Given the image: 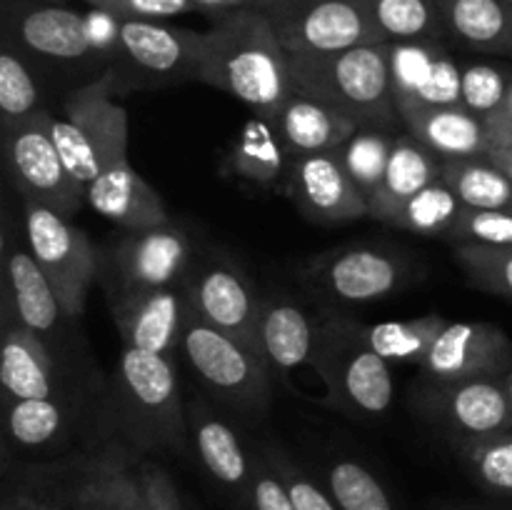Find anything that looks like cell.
<instances>
[{"mask_svg":"<svg viewBox=\"0 0 512 510\" xmlns=\"http://www.w3.org/2000/svg\"><path fill=\"white\" fill-rule=\"evenodd\" d=\"M195 80L275 120L293 90L290 53L263 10L240 8L215 18L203 33Z\"/></svg>","mask_w":512,"mask_h":510,"instance_id":"6da1fadb","label":"cell"},{"mask_svg":"<svg viewBox=\"0 0 512 510\" xmlns=\"http://www.w3.org/2000/svg\"><path fill=\"white\" fill-rule=\"evenodd\" d=\"M105 420L130 448L183 450L190 438L188 408L173 358L125 345L110 375Z\"/></svg>","mask_w":512,"mask_h":510,"instance_id":"7a4b0ae2","label":"cell"},{"mask_svg":"<svg viewBox=\"0 0 512 510\" xmlns=\"http://www.w3.org/2000/svg\"><path fill=\"white\" fill-rule=\"evenodd\" d=\"M293 88L333 105L358 125L398 128L390 80V43H365L333 55H290Z\"/></svg>","mask_w":512,"mask_h":510,"instance_id":"3957f363","label":"cell"},{"mask_svg":"<svg viewBox=\"0 0 512 510\" xmlns=\"http://www.w3.org/2000/svg\"><path fill=\"white\" fill-rule=\"evenodd\" d=\"M315 370L330 403L350 418H385L395 400L390 363L380 358L363 335V323L328 313L318 318Z\"/></svg>","mask_w":512,"mask_h":510,"instance_id":"277c9868","label":"cell"},{"mask_svg":"<svg viewBox=\"0 0 512 510\" xmlns=\"http://www.w3.org/2000/svg\"><path fill=\"white\" fill-rule=\"evenodd\" d=\"M118 85L115 68L105 70L65 98L63 115L50 118L55 145L83 190L128 155V113L113 100Z\"/></svg>","mask_w":512,"mask_h":510,"instance_id":"5b68a950","label":"cell"},{"mask_svg":"<svg viewBox=\"0 0 512 510\" xmlns=\"http://www.w3.org/2000/svg\"><path fill=\"white\" fill-rule=\"evenodd\" d=\"M180 353L210 398L248 418H260L273 395V373L260 350L220 333L190 313Z\"/></svg>","mask_w":512,"mask_h":510,"instance_id":"8992f818","label":"cell"},{"mask_svg":"<svg viewBox=\"0 0 512 510\" xmlns=\"http://www.w3.org/2000/svg\"><path fill=\"white\" fill-rule=\"evenodd\" d=\"M263 13L295 58L343 53L383 40L368 0H278Z\"/></svg>","mask_w":512,"mask_h":510,"instance_id":"52a82bcc","label":"cell"},{"mask_svg":"<svg viewBox=\"0 0 512 510\" xmlns=\"http://www.w3.org/2000/svg\"><path fill=\"white\" fill-rule=\"evenodd\" d=\"M23 218L28 250L53 283L65 315L75 323L85 313L90 285L100 273L98 250L68 218L35 200H23Z\"/></svg>","mask_w":512,"mask_h":510,"instance_id":"ba28073f","label":"cell"},{"mask_svg":"<svg viewBox=\"0 0 512 510\" xmlns=\"http://www.w3.org/2000/svg\"><path fill=\"white\" fill-rule=\"evenodd\" d=\"M303 280L318 298L333 305H358L390 298L410 280L403 253L385 245H343L305 263Z\"/></svg>","mask_w":512,"mask_h":510,"instance_id":"9c48e42d","label":"cell"},{"mask_svg":"<svg viewBox=\"0 0 512 510\" xmlns=\"http://www.w3.org/2000/svg\"><path fill=\"white\" fill-rule=\"evenodd\" d=\"M50 118L53 113L40 110L25 123L5 128V160L23 200H35L63 218H70L88 200L55 145Z\"/></svg>","mask_w":512,"mask_h":510,"instance_id":"30bf717a","label":"cell"},{"mask_svg":"<svg viewBox=\"0 0 512 510\" xmlns=\"http://www.w3.org/2000/svg\"><path fill=\"white\" fill-rule=\"evenodd\" d=\"M183 288L195 318L260 350L258 328L263 298L233 258L218 253L208 255L198 265H190Z\"/></svg>","mask_w":512,"mask_h":510,"instance_id":"8fae6325","label":"cell"},{"mask_svg":"<svg viewBox=\"0 0 512 510\" xmlns=\"http://www.w3.org/2000/svg\"><path fill=\"white\" fill-rule=\"evenodd\" d=\"M418 408L428 423L460 445L512 430V408L505 378H470L455 383L425 380Z\"/></svg>","mask_w":512,"mask_h":510,"instance_id":"7c38bea8","label":"cell"},{"mask_svg":"<svg viewBox=\"0 0 512 510\" xmlns=\"http://www.w3.org/2000/svg\"><path fill=\"white\" fill-rule=\"evenodd\" d=\"M193 265L188 233L170 220L145 230H125L108 253L113 295L180 285ZM110 295V298H113Z\"/></svg>","mask_w":512,"mask_h":510,"instance_id":"4fadbf2b","label":"cell"},{"mask_svg":"<svg viewBox=\"0 0 512 510\" xmlns=\"http://www.w3.org/2000/svg\"><path fill=\"white\" fill-rule=\"evenodd\" d=\"M5 43L53 63H85L98 53L90 18L58 3L8 0Z\"/></svg>","mask_w":512,"mask_h":510,"instance_id":"5bb4252c","label":"cell"},{"mask_svg":"<svg viewBox=\"0 0 512 510\" xmlns=\"http://www.w3.org/2000/svg\"><path fill=\"white\" fill-rule=\"evenodd\" d=\"M283 193L315 223H353L370 218L368 200L345 170L338 150L293 155L283 180Z\"/></svg>","mask_w":512,"mask_h":510,"instance_id":"9a60e30c","label":"cell"},{"mask_svg":"<svg viewBox=\"0 0 512 510\" xmlns=\"http://www.w3.org/2000/svg\"><path fill=\"white\" fill-rule=\"evenodd\" d=\"M118 20V18H115ZM203 33L163 20H118L115 58L155 83L195 80Z\"/></svg>","mask_w":512,"mask_h":510,"instance_id":"2e32d148","label":"cell"},{"mask_svg":"<svg viewBox=\"0 0 512 510\" xmlns=\"http://www.w3.org/2000/svg\"><path fill=\"white\" fill-rule=\"evenodd\" d=\"M420 368L430 383L505 378L512 368V340L495 323H448Z\"/></svg>","mask_w":512,"mask_h":510,"instance_id":"e0dca14e","label":"cell"},{"mask_svg":"<svg viewBox=\"0 0 512 510\" xmlns=\"http://www.w3.org/2000/svg\"><path fill=\"white\" fill-rule=\"evenodd\" d=\"M113 320L123 345L175 358L183 345L190 303L183 283L113 295Z\"/></svg>","mask_w":512,"mask_h":510,"instance_id":"ac0fdd59","label":"cell"},{"mask_svg":"<svg viewBox=\"0 0 512 510\" xmlns=\"http://www.w3.org/2000/svg\"><path fill=\"white\" fill-rule=\"evenodd\" d=\"M390 80L398 115L460 105L463 65L440 43H390Z\"/></svg>","mask_w":512,"mask_h":510,"instance_id":"d6986e66","label":"cell"},{"mask_svg":"<svg viewBox=\"0 0 512 510\" xmlns=\"http://www.w3.org/2000/svg\"><path fill=\"white\" fill-rule=\"evenodd\" d=\"M85 200L95 213L123 230H145L170 223L160 193L130 168L128 155L115 160L85 188Z\"/></svg>","mask_w":512,"mask_h":510,"instance_id":"ffe728a7","label":"cell"},{"mask_svg":"<svg viewBox=\"0 0 512 510\" xmlns=\"http://www.w3.org/2000/svg\"><path fill=\"white\" fill-rule=\"evenodd\" d=\"M260 355L270 373L288 378L303 365L315 368L318 320L310 318L298 303L283 295H265L258 328Z\"/></svg>","mask_w":512,"mask_h":510,"instance_id":"44dd1931","label":"cell"},{"mask_svg":"<svg viewBox=\"0 0 512 510\" xmlns=\"http://www.w3.org/2000/svg\"><path fill=\"white\" fill-rule=\"evenodd\" d=\"M5 298L13 305L15 323L25 325L48 343L60 338L63 323H73L65 315L53 283L28 248H15L8 253V260H5Z\"/></svg>","mask_w":512,"mask_h":510,"instance_id":"7402d4cb","label":"cell"},{"mask_svg":"<svg viewBox=\"0 0 512 510\" xmlns=\"http://www.w3.org/2000/svg\"><path fill=\"white\" fill-rule=\"evenodd\" d=\"M405 133L433 150L440 160L483 158L493 148L488 120L470 113L463 105L423 108L400 115Z\"/></svg>","mask_w":512,"mask_h":510,"instance_id":"603a6c76","label":"cell"},{"mask_svg":"<svg viewBox=\"0 0 512 510\" xmlns=\"http://www.w3.org/2000/svg\"><path fill=\"white\" fill-rule=\"evenodd\" d=\"M275 125L290 155L333 153L343 148L350 135L360 128L355 120L335 110L333 105L298 88L290 90L288 100L275 115Z\"/></svg>","mask_w":512,"mask_h":510,"instance_id":"cb8c5ba5","label":"cell"},{"mask_svg":"<svg viewBox=\"0 0 512 510\" xmlns=\"http://www.w3.org/2000/svg\"><path fill=\"white\" fill-rule=\"evenodd\" d=\"M0 385L5 400L50 398L58 395L55 358L48 340L15 320H5L3 355H0Z\"/></svg>","mask_w":512,"mask_h":510,"instance_id":"d4e9b609","label":"cell"},{"mask_svg":"<svg viewBox=\"0 0 512 510\" xmlns=\"http://www.w3.org/2000/svg\"><path fill=\"white\" fill-rule=\"evenodd\" d=\"M440 178H443V160L433 150L425 148L423 143H418L413 135L398 133L383 183H380L378 193L368 200L370 218L390 223L393 215L413 195H418L428 185L438 183Z\"/></svg>","mask_w":512,"mask_h":510,"instance_id":"484cf974","label":"cell"},{"mask_svg":"<svg viewBox=\"0 0 512 510\" xmlns=\"http://www.w3.org/2000/svg\"><path fill=\"white\" fill-rule=\"evenodd\" d=\"M188 430L190 440L198 450V458L203 460L215 480L230 485V488H243L253 480L248 453H245L238 433L208 400H190Z\"/></svg>","mask_w":512,"mask_h":510,"instance_id":"4316f807","label":"cell"},{"mask_svg":"<svg viewBox=\"0 0 512 510\" xmlns=\"http://www.w3.org/2000/svg\"><path fill=\"white\" fill-rule=\"evenodd\" d=\"M290 158L293 155L285 148L275 120L255 115L230 143L223 168L230 178H238L255 188H275L283 185Z\"/></svg>","mask_w":512,"mask_h":510,"instance_id":"83f0119b","label":"cell"},{"mask_svg":"<svg viewBox=\"0 0 512 510\" xmlns=\"http://www.w3.org/2000/svg\"><path fill=\"white\" fill-rule=\"evenodd\" d=\"M445 35L485 55H512L508 0H438Z\"/></svg>","mask_w":512,"mask_h":510,"instance_id":"f1b7e54d","label":"cell"},{"mask_svg":"<svg viewBox=\"0 0 512 510\" xmlns=\"http://www.w3.org/2000/svg\"><path fill=\"white\" fill-rule=\"evenodd\" d=\"M8 433L13 443L28 450H43L58 445L78 420V408L68 395L50 398L5 400Z\"/></svg>","mask_w":512,"mask_h":510,"instance_id":"f546056e","label":"cell"},{"mask_svg":"<svg viewBox=\"0 0 512 510\" xmlns=\"http://www.w3.org/2000/svg\"><path fill=\"white\" fill-rule=\"evenodd\" d=\"M443 180L470 210H512V178L488 155L443 160Z\"/></svg>","mask_w":512,"mask_h":510,"instance_id":"4dcf8cb0","label":"cell"},{"mask_svg":"<svg viewBox=\"0 0 512 510\" xmlns=\"http://www.w3.org/2000/svg\"><path fill=\"white\" fill-rule=\"evenodd\" d=\"M385 43H440L445 38L438 0H368Z\"/></svg>","mask_w":512,"mask_h":510,"instance_id":"1f68e13d","label":"cell"},{"mask_svg":"<svg viewBox=\"0 0 512 510\" xmlns=\"http://www.w3.org/2000/svg\"><path fill=\"white\" fill-rule=\"evenodd\" d=\"M448 325V320L440 313H425L413 320H393V323L363 325V335L370 348L380 358L393 363H415L420 365L433 348L440 330Z\"/></svg>","mask_w":512,"mask_h":510,"instance_id":"d6a6232c","label":"cell"},{"mask_svg":"<svg viewBox=\"0 0 512 510\" xmlns=\"http://www.w3.org/2000/svg\"><path fill=\"white\" fill-rule=\"evenodd\" d=\"M465 205L460 203L458 195L450 190V185L443 178L438 183L428 185L418 195L408 200L398 213L393 215L388 225L408 233L425 235V238H445L453 233L455 223L463 215Z\"/></svg>","mask_w":512,"mask_h":510,"instance_id":"836d02e7","label":"cell"},{"mask_svg":"<svg viewBox=\"0 0 512 510\" xmlns=\"http://www.w3.org/2000/svg\"><path fill=\"white\" fill-rule=\"evenodd\" d=\"M395 138H398V133L393 128L360 125L350 135L348 143L338 150L345 170L353 178V183L358 185L360 193L365 195V200L373 198L378 193L380 183H383Z\"/></svg>","mask_w":512,"mask_h":510,"instance_id":"e575fe53","label":"cell"},{"mask_svg":"<svg viewBox=\"0 0 512 510\" xmlns=\"http://www.w3.org/2000/svg\"><path fill=\"white\" fill-rule=\"evenodd\" d=\"M40 90L28 63L15 45L5 43L0 50V110L5 128L25 123L40 113Z\"/></svg>","mask_w":512,"mask_h":510,"instance_id":"d590c367","label":"cell"},{"mask_svg":"<svg viewBox=\"0 0 512 510\" xmlns=\"http://www.w3.org/2000/svg\"><path fill=\"white\" fill-rule=\"evenodd\" d=\"M328 488L343 510H393L380 480L355 460H335L328 470Z\"/></svg>","mask_w":512,"mask_h":510,"instance_id":"8d00e7d4","label":"cell"},{"mask_svg":"<svg viewBox=\"0 0 512 510\" xmlns=\"http://www.w3.org/2000/svg\"><path fill=\"white\" fill-rule=\"evenodd\" d=\"M453 255L475 288L512 300V248L453 245Z\"/></svg>","mask_w":512,"mask_h":510,"instance_id":"74e56055","label":"cell"},{"mask_svg":"<svg viewBox=\"0 0 512 510\" xmlns=\"http://www.w3.org/2000/svg\"><path fill=\"white\" fill-rule=\"evenodd\" d=\"M512 83V73L490 63L463 65V83H460V105L480 118H493L505 103Z\"/></svg>","mask_w":512,"mask_h":510,"instance_id":"f35d334b","label":"cell"},{"mask_svg":"<svg viewBox=\"0 0 512 510\" xmlns=\"http://www.w3.org/2000/svg\"><path fill=\"white\" fill-rule=\"evenodd\" d=\"M460 455H465L480 483L490 490L512 495V430L460 445Z\"/></svg>","mask_w":512,"mask_h":510,"instance_id":"ab89813d","label":"cell"},{"mask_svg":"<svg viewBox=\"0 0 512 510\" xmlns=\"http://www.w3.org/2000/svg\"><path fill=\"white\" fill-rule=\"evenodd\" d=\"M453 245H493L512 248V210H470L455 223L448 235Z\"/></svg>","mask_w":512,"mask_h":510,"instance_id":"60d3db41","label":"cell"},{"mask_svg":"<svg viewBox=\"0 0 512 510\" xmlns=\"http://www.w3.org/2000/svg\"><path fill=\"white\" fill-rule=\"evenodd\" d=\"M85 3L118 20H168L198 10L193 0H85Z\"/></svg>","mask_w":512,"mask_h":510,"instance_id":"b9f144b4","label":"cell"},{"mask_svg":"<svg viewBox=\"0 0 512 510\" xmlns=\"http://www.w3.org/2000/svg\"><path fill=\"white\" fill-rule=\"evenodd\" d=\"M273 468L278 470V475L283 478L285 488H288L290 498H293L295 508L298 510H338L333 505V500L318 488L310 478H305L298 468H295L290 460H285L280 453L268 455Z\"/></svg>","mask_w":512,"mask_h":510,"instance_id":"7bdbcfd3","label":"cell"},{"mask_svg":"<svg viewBox=\"0 0 512 510\" xmlns=\"http://www.w3.org/2000/svg\"><path fill=\"white\" fill-rule=\"evenodd\" d=\"M250 493H253L255 510H298L270 458L258 463V470L250 480Z\"/></svg>","mask_w":512,"mask_h":510,"instance_id":"ee69618b","label":"cell"},{"mask_svg":"<svg viewBox=\"0 0 512 510\" xmlns=\"http://www.w3.org/2000/svg\"><path fill=\"white\" fill-rule=\"evenodd\" d=\"M140 478H143L148 510H180L178 493H175L168 473H163V470L155 468V465H145V468L140 470Z\"/></svg>","mask_w":512,"mask_h":510,"instance_id":"f6af8a7d","label":"cell"},{"mask_svg":"<svg viewBox=\"0 0 512 510\" xmlns=\"http://www.w3.org/2000/svg\"><path fill=\"white\" fill-rule=\"evenodd\" d=\"M195 8L208 13L210 18H220L225 13H233V10L240 8H250V0H193Z\"/></svg>","mask_w":512,"mask_h":510,"instance_id":"bcb514c9","label":"cell"},{"mask_svg":"<svg viewBox=\"0 0 512 510\" xmlns=\"http://www.w3.org/2000/svg\"><path fill=\"white\" fill-rule=\"evenodd\" d=\"M490 133H493V148H508L512 150V125H500V123H490Z\"/></svg>","mask_w":512,"mask_h":510,"instance_id":"7dc6e473","label":"cell"},{"mask_svg":"<svg viewBox=\"0 0 512 510\" xmlns=\"http://www.w3.org/2000/svg\"><path fill=\"white\" fill-rule=\"evenodd\" d=\"M488 158L493 160L495 165H500V168H503L505 173H508L512 178V150H508V148H490Z\"/></svg>","mask_w":512,"mask_h":510,"instance_id":"c3c4849f","label":"cell"},{"mask_svg":"<svg viewBox=\"0 0 512 510\" xmlns=\"http://www.w3.org/2000/svg\"><path fill=\"white\" fill-rule=\"evenodd\" d=\"M490 123H500V125H512V83H510V90L508 95H505V103L503 108L498 110V113L493 115V118H488Z\"/></svg>","mask_w":512,"mask_h":510,"instance_id":"681fc988","label":"cell"},{"mask_svg":"<svg viewBox=\"0 0 512 510\" xmlns=\"http://www.w3.org/2000/svg\"><path fill=\"white\" fill-rule=\"evenodd\" d=\"M273 3H278V0H250V8L263 10V8H268V5H273Z\"/></svg>","mask_w":512,"mask_h":510,"instance_id":"f907efd6","label":"cell"},{"mask_svg":"<svg viewBox=\"0 0 512 510\" xmlns=\"http://www.w3.org/2000/svg\"><path fill=\"white\" fill-rule=\"evenodd\" d=\"M505 388H508V398H510V408H512V368L505 373Z\"/></svg>","mask_w":512,"mask_h":510,"instance_id":"816d5d0a","label":"cell"},{"mask_svg":"<svg viewBox=\"0 0 512 510\" xmlns=\"http://www.w3.org/2000/svg\"><path fill=\"white\" fill-rule=\"evenodd\" d=\"M28 3H58V0H28Z\"/></svg>","mask_w":512,"mask_h":510,"instance_id":"f5cc1de1","label":"cell"},{"mask_svg":"<svg viewBox=\"0 0 512 510\" xmlns=\"http://www.w3.org/2000/svg\"><path fill=\"white\" fill-rule=\"evenodd\" d=\"M508 3H512V0H508Z\"/></svg>","mask_w":512,"mask_h":510,"instance_id":"db71d44e","label":"cell"}]
</instances>
